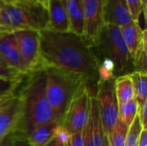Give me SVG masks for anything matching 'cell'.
Here are the masks:
<instances>
[{"mask_svg":"<svg viewBox=\"0 0 147 146\" xmlns=\"http://www.w3.org/2000/svg\"><path fill=\"white\" fill-rule=\"evenodd\" d=\"M120 28L123 40L133 59L143 40L146 39V30L142 29L139 22L135 21H132Z\"/></svg>","mask_w":147,"mask_h":146,"instance_id":"obj_15","label":"cell"},{"mask_svg":"<svg viewBox=\"0 0 147 146\" xmlns=\"http://www.w3.org/2000/svg\"><path fill=\"white\" fill-rule=\"evenodd\" d=\"M40 59L41 67H53L88 86L98 83L100 61L83 37L72 32L40 31Z\"/></svg>","mask_w":147,"mask_h":146,"instance_id":"obj_1","label":"cell"},{"mask_svg":"<svg viewBox=\"0 0 147 146\" xmlns=\"http://www.w3.org/2000/svg\"><path fill=\"white\" fill-rule=\"evenodd\" d=\"M114 87L118 105L124 104L135 99L133 81L128 74L121 75L115 78Z\"/></svg>","mask_w":147,"mask_h":146,"instance_id":"obj_17","label":"cell"},{"mask_svg":"<svg viewBox=\"0 0 147 146\" xmlns=\"http://www.w3.org/2000/svg\"><path fill=\"white\" fill-rule=\"evenodd\" d=\"M53 138H55L58 141H59L64 145H66L70 140L71 134L68 132V130L66 129V127L64 125L59 123L55 129Z\"/></svg>","mask_w":147,"mask_h":146,"instance_id":"obj_25","label":"cell"},{"mask_svg":"<svg viewBox=\"0 0 147 146\" xmlns=\"http://www.w3.org/2000/svg\"><path fill=\"white\" fill-rule=\"evenodd\" d=\"M91 96L90 89L86 84H83L73 96L60 123L71 135L84 130L90 116Z\"/></svg>","mask_w":147,"mask_h":146,"instance_id":"obj_6","label":"cell"},{"mask_svg":"<svg viewBox=\"0 0 147 146\" xmlns=\"http://www.w3.org/2000/svg\"><path fill=\"white\" fill-rule=\"evenodd\" d=\"M65 146H85V132L84 130L71 135L70 140Z\"/></svg>","mask_w":147,"mask_h":146,"instance_id":"obj_26","label":"cell"},{"mask_svg":"<svg viewBox=\"0 0 147 146\" xmlns=\"http://www.w3.org/2000/svg\"><path fill=\"white\" fill-rule=\"evenodd\" d=\"M46 146H65V145H64L63 144H61L59 141H58L55 138H53L47 145Z\"/></svg>","mask_w":147,"mask_h":146,"instance_id":"obj_31","label":"cell"},{"mask_svg":"<svg viewBox=\"0 0 147 146\" xmlns=\"http://www.w3.org/2000/svg\"><path fill=\"white\" fill-rule=\"evenodd\" d=\"M3 4H4V3H2V2L0 1V8H1V7H2V6L3 5Z\"/></svg>","mask_w":147,"mask_h":146,"instance_id":"obj_39","label":"cell"},{"mask_svg":"<svg viewBox=\"0 0 147 146\" xmlns=\"http://www.w3.org/2000/svg\"><path fill=\"white\" fill-rule=\"evenodd\" d=\"M21 119V100L14 96L0 107V143L9 133L16 132Z\"/></svg>","mask_w":147,"mask_h":146,"instance_id":"obj_10","label":"cell"},{"mask_svg":"<svg viewBox=\"0 0 147 146\" xmlns=\"http://www.w3.org/2000/svg\"><path fill=\"white\" fill-rule=\"evenodd\" d=\"M43 68L46 71V96L53 110L55 120L61 123L73 96L86 83L82 79L53 67Z\"/></svg>","mask_w":147,"mask_h":146,"instance_id":"obj_4","label":"cell"},{"mask_svg":"<svg viewBox=\"0 0 147 146\" xmlns=\"http://www.w3.org/2000/svg\"><path fill=\"white\" fill-rule=\"evenodd\" d=\"M0 28H5L4 25H3V20H2V15H1V9H0ZM9 30V29H8Z\"/></svg>","mask_w":147,"mask_h":146,"instance_id":"obj_35","label":"cell"},{"mask_svg":"<svg viewBox=\"0 0 147 146\" xmlns=\"http://www.w3.org/2000/svg\"><path fill=\"white\" fill-rule=\"evenodd\" d=\"M47 30L53 32H70V25L63 0H49L47 3Z\"/></svg>","mask_w":147,"mask_h":146,"instance_id":"obj_14","label":"cell"},{"mask_svg":"<svg viewBox=\"0 0 147 146\" xmlns=\"http://www.w3.org/2000/svg\"><path fill=\"white\" fill-rule=\"evenodd\" d=\"M142 130H143V127L137 115L135 119L134 120L133 123L131 124V126L128 127L125 146H138L140 136Z\"/></svg>","mask_w":147,"mask_h":146,"instance_id":"obj_23","label":"cell"},{"mask_svg":"<svg viewBox=\"0 0 147 146\" xmlns=\"http://www.w3.org/2000/svg\"><path fill=\"white\" fill-rule=\"evenodd\" d=\"M2 3H13V2H15L16 0H0Z\"/></svg>","mask_w":147,"mask_h":146,"instance_id":"obj_36","label":"cell"},{"mask_svg":"<svg viewBox=\"0 0 147 146\" xmlns=\"http://www.w3.org/2000/svg\"><path fill=\"white\" fill-rule=\"evenodd\" d=\"M6 101H7V100H6ZM6 101H3V102H0V107H1V106H2V105H3V103L5 102H6Z\"/></svg>","mask_w":147,"mask_h":146,"instance_id":"obj_38","label":"cell"},{"mask_svg":"<svg viewBox=\"0 0 147 146\" xmlns=\"http://www.w3.org/2000/svg\"><path fill=\"white\" fill-rule=\"evenodd\" d=\"M138 146H147V129L142 130L140 136Z\"/></svg>","mask_w":147,"mask_h":146,"instance_id":"obj_30","label":"cell"},{"mask_svg":"<svg viewBox=\"0 0 147 146\" xmlns=\"http://www.w3.org/2000/svg\"><path fill=\"white\" fill-rule=\"evenodd\" d=\"M84 132L85 146H102L104 133L100 120L97 101L94 95L91 96L90 116Z\"/></svg>","mask_w":147,"mask_h":146,"instance_id":"obj_13","label":"cell"},{"mask_svg":"<svg viewBox=\"0 0 147 146\" xmlns=\"http://www.w3.org/2000/svg\"><path fill=\"white\" fill-rule=\"evenodd\" d=\"M0 65H3V66H9L8 65V64L6 63V61L4 60V59L3 58V56L0 54ZM9 67H10V66H9Z\"/></svg>","mask_w":147,"mask_h":146,"instance_id":"obj_32","label":"cell"},{"mask_svg":"<svg viewBox=\"0 0 147 146\" xmlns=\"http://www.w3.org/2000/svg\"><path fill=\"white\" fill-rule=\"evenodd\" d=\"M126 2L134 21L139 22V18L142 13H144L145 16L146 15V9L144 8L142 0H126Z\"/></svg>","mask_w":147,"mask_h":146,"instance_id":"obj_24","label":"cell"},{"mask_svg":"<svg viewBox=\"0 0 147 146\" xmlns=\"http://www.w3.org/2000/svg\"><path fill=\"white\" fill-rule=\"evenodd\" d=\"M102 146H109V142H108V138H107V135L104 134V137H103V141H102Z\"/></svg>","mask_w":147,"mask_h":146,"instance_id":"obj_33","label":"cell"},{"mask_svg":"<svg viewBox=\"0 0 147 146\" xmlns=\"http://www.w3.org/2000/svg\"><path fill=\"white\" fill-rule=\"evenodd\" d=\"M59 124V121L53 120L46 125L37 127L34 129L28 137V141L30 146H46L54 136V132L57 126Z\"/></svg>","mask_w":147,"mask_h":146,"instance_id":"obj_18","label":"cell"},{"mask_svg":"<svg viewBox=\"0 0 147 146\" xmlns=\"http://www.w3.org/2000/svg\"><path fill=\"white\" fill-rule=\"evenodd\" d=\"M138 108L139 106L135 99L118 105V119L129 127L138 114Z\"/></svg>","mask_w":147,"mask_h":146,"instance_id":"obj_20","label":"cell"},{"mask_svg":"<svg viewBox=\"0 0 147 146\" xmlns=\"http://www.w3.org/2000/svg\"><path fill=\"white\" fill-rule=\"evenodd\" d=\"M134 88L135 100L138 106L142 105L147 97V73L144 71H133L128 73Z\"/></svg>","mask_w":147,"mask_h":146,"instance_id":"obj_19","label":"cell"},{"mask_svg":"<svg viewBox=\"0 0 147 146\" xmlns=\"http://www.w3.org/2000/svg\"><path fill=\"white\" fill-rule=\"evenodd\" d=\"M33 1L39 2V3H42L43 5H45L46 7H47V3H48V1H49V0H33Z\"/></svg>","mask_w":147,"mask_h":146,"instance_id":"obj_34","label":"cell"},{"mask_svg":"<svg viewBox=\"0 0 147 146\" xmlns=\"http://www.w3.org/2000/svg\"><path fill=\"white\" fill-rule=\"evenodd\" d=\"M13 146H30L29 143L28 141L27 137L19 133V132H15L14 135V142H13Z\"/></svg>","mask_w":147,"mask_h":146,"instance_id":"obj_28","label":"cell"},{"mask_svg":"<svg viewBox=\"0 0 147 146\" xmlns=\"http://www.w3.org/2000/svg\"><path fill=\"white\" fill-rule=\"evenodd\" d=\"M133 20L126 0H105L104 22L121 28Z\"/></svg>","mask_w":147,"mask_h":146,"instance_id":"obj_12","label":"cell"},{"mask_svg":"<svg viewBox=\"0 0 147 146\" xmlns=\"http://www.w3.org/2000/svg\"><path fill=\"white\" fill-rule=\"evenodd\" d=\"M128 126L117 120L111 133L107 135L109 146H125Z\"/></svg>","mask_w":147,"mask_h":146,"instance_id":"obj_21","label":"cell"},{"mask_svg":"<svg viewBox=\"0 0 147 146\" xmlns=\"http://www.w3.org/2000/svg\"><path fill=\"white\" fill-rule=\"evenodd\" d=\"M21 91V119L16 129L28 137L34 129L55 120L46 96V71L43 67L29 74ZM58 121V120H57Z\"/></svg>","mask_w":147,"mask_h":146,"instance_id":"obj_2","label":"cell"},{"mask_svg":"<svg viewBox=\"0 0 147 146\" xmlns=\"http://www.w3.org/2000/svg\"><path fill=\"white\" fill-rule=\"evenodd\" d=\"M105 0H83L84 32L83 39L90 47H95L99 40L104 22Z\"/></svg>","mask_w":147,"mask_h":146,"instance_id":"obj_7","label":"cell"},{"mask_svg":"<svg viewBox=\"0 0 147 146\" xmlns=\"http://www.w3.org/2000/svg\"><path fill=\"white\" fill-rule=\"evenodd\" d=\"M22 82V79H7L0 77V102L10 99L15 95V90Z\"/></svg>","mask_w":147,"mask_h":146,"instance_id":"obj_22","label":"cell"},{"mask_svg":"<svg viewBox=\"0 0 147 146\" xmlns=\"http://www.w3.org/2000/svg\"><path fill=\"white\" fill-rule=\"evenodd\" d=\"M14 135L15 132L9 133L8 136H6L0 143V146H13V142H14Z\"/></svg>","mask_w":147,"mask_h":146,"instance_id":"obj_29","label":"cell"},{"mask_svg":"<svg viewBox=\"0 0 147 146\" xmlns=\"http://www.w3.org/2000/svg\"><path fill=\"white\" fill-rule=\"evenodd\" d=\"M66 10L70 32L83 36L84 32V11L83 0H63Z\"/></svg>","mask_w":147,"mask_h":146,"instance_id":"obj_16","label":"cell"},{"mask_svg":"<svg viewBox=\"0 0 147 146\" xmlns=\"http://www.w3.org/2000/svg\"><path fill=\"white\" fill-rule=\"evenodd\" d=\"M142 3H143V5H144V8L146 9V3H147V0H142Z\"/></svg>","mask_w":147,"mask_h":146,"instance_id":"obj_37","label":"cell"},{"mask_svg":"<svg viewBox=\"0 0 147 146\" xmlns=\"http://www.w3.org/2000/svg\"><path fill=\"white\" fill-rule=\"evenodd\" d=\"M147 101H146L142 105L139 106L138 108V117L140 119V124L143 127V129H146L147 125Z\"/></svg>","mask_w":147,"mask_h":146,"instance_id":"obj_27","label":"cell"},{"mask_svg":"<svg viewBox=\"0 0 147 146\" xmlns=\"http://www.w3.org/2000/svg\"><path fill=\"white\" fill-rule=\"evenodd\" d=\"M91 49L99 52L103 59H109L113 61L115 67V76L116 74L125 75L131 66L134 67L133 59L123 40L119 27L105 24L97 45Z\"/></svg>","mask_w":147,"mask_h":146,"instance_id":"obj_5","label":"cell"},{"mask_svg":"<svg viewBox=\"0 0 147 146\" xmlns=\"http://www.w3.org/2000/svg\"><path fill=\"white\" fill-rule=\"evenodd\" d=\"M2 20L9 31L47 29L48 24L47 9L45 5L33 0H16L4 3L1 8Z\"/></svg>","mask_w":147,"mask_h":146,"instance_id":"obj_3","label":"cell"},{"mask_svg":"<svg viewBox=\"0 0 147 146\" xmlns=\"http://www.w3.org/2000/svg\"><path fill=\"white\" fill-rule=\"evenodd\" d=\"M0 54L9 66L28 75V71L21 58L13 31L4 30L0 32Z\"/></svg>","mask_w":147,"mask_h":146,"instance_id":"obj_11","label":"cell"},{"mask_svg":"<svg viewBox=\"0 0 147 146\" xmlns=\"http://www.w3.org/2000/svg\"><path fill=\"white\" fill-rule=\"evenodd\" d=\"M16 45L28 73L41 68L40 59V31L19 29L13 31Z\"/></svg>","mask_w":147,"mask_h":146,"instance_id":"obj_9","label":"cell"},{"mask_svg":"<svg viewBox=\"0 0 147 146\" xmlns=\"http://www.w3.org/2000/svg\"><path fill=\"white\" fill-rule=\"evenodd\" d=\"M96 98L98 104L100 120L104 134L111 133L118 120V103L114 87V80L98 83Z\"/></svg>","mask_w":147,"mask_h":146,"instance_id":"obj_8","label":"cell"}]
</instances>
